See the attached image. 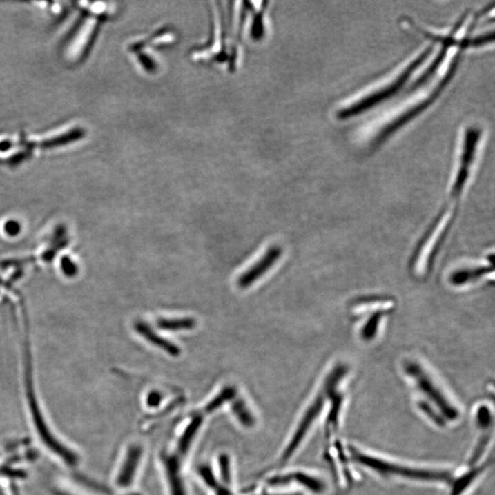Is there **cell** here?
Wrapping results in <instances>:
<instances>
[{
  "instance_id": "6da1fadb",
  "label": "cell",
  "mask_w": 495,
  "mask_h": 495,
  "mask_svg": "<svg viewBox=\"0 0 495 495\" xmlns=\"http://www.w3.org/2000/svg\"><path fill=\"white\" fill-rule=\"evenodd\" d=\"M433 52H434L433 47L425 49L423 52H420V55L414 58L413 61H411L405 68H402L398 75H394L391 79L382 84L379 88L367 92L365 96L358 97L357 99H352L351 102L346 103L342 107L338 108L337 113H336L337 119L340 120L351 119L358 115L365 113L371 108L390 99L407 85L408 81L414 77V74L418 71L419 66L426 61Z\"/></svg>"
},
{
  "instance_id": "7a4b0ae2",
  "label": "cell",
  "mask_w": 495,
  "mask_h": 495,
  "mask_svg": "<svg viewBox=\"0 0 495 495\" xmlns=\"http://www.w3.org/2000/svg\"><path fill=\"white\" fill-rule=\"evenodd\" d=\"M351 458L360 465L378 472L382 476H400L407 479L424 481V482H449L452 477L446 472L427 471L423 469L410 468V467L391 463L390 461L369 456L360 450L351 449Z\"/></svg>"
},
{
  "instance_id": "3957f363",
  "label": "cell",
  "mask_w": 495,
  "mask_h": 495,
  "mask_svg": "<svg viewBox=\"0 0 495 495\" xmlns=\"http://www.w3.org/2000/svg\"><path fill=\"white\" fill-rule=\"evenodd\" d=\"M346 371L347 368L345 366L340 365L330 373L328 380H327L325 382V385H324V391L318 394L317 398L314 400L313 404L310 405V407L307 409V413L304 414L303 419H302L300 424H299L298 429H296L295 435H293L292 438V440H291L287 449H285L284 455H282V461L287 460L288 458L293 455V453L295 452L296 449H298L301 442L303 441V438L304 436L307 435V431H309L310 427L312 426L316 419H317L318 416L320 415L321 411H322L326 396H328L330 391L337 387L338 382L345 376Z\"/></svg>"
},
{
  "instance_id": "277c9868",
  "label": "cell",
  "mask_w": 495,
  "mask_h": 495,
  "mask_svg": "<svg viewBox=\"0 0 495 495\" xmlns=\"http://www.w3.org/2000/svg\"><path fill=\"white\" fill-rule=\"evenodd\" d=\"M405 369L408 376L412 377L414 381H416L419 390L438 408V412L440 414L445 420L454 421L458 418L457 408L450 404L447 397L442 394L440 388H438V386L427 376V373H425L420 366L415 362H408L405 365Z\"/></svg>"
},
{
  "instance_id": "5b68a950",
  "label": "cell",
  "mask_w": 495,
  "mask_h": 495,
  "mask_svg": "<svg viewBox=\"0 0 495 495\" xmlns=\"http://www.w3.org/2000/svg\"><path fill=\"white\" fill-rule=\"evenodd\" d=\"M282 254V249L280 246H271L258 261L254 262L250 268H248L244 273L239 276L237 280V287L244 290L255 284L258 280L266 275L275 266L276 262L281 258Z\"/></svg>"
},
{
  "instance_id": "8992f818",
  "label": "cell",
  "mask_w": 495,
  "mask_h": 495,
  "mask_svg": "<svg viewBox=\"0 0 495 495\" xmlns=\"http://www.w3.org/2000/svg\"><path fill=\"white\" fill-rule=\"evenodd\" d=\"M134 329L142 336L148 342L152 344L153 346L163 349L166 353L173 357H177L181 354V349L176 346L175 343L171 342L166 338L158 335L148 324L144 321H137L134 324Z\"/></svg>"
},
{
  "instance_id": "52a82bcc",
  "label": "cell",
  "mask_w": 495,
  "mask_h": 495,
  "mask_svg": "<svg viewBox=\"0 0 495 495\" xmlns=\"http://www.w3.org/2000/svg\"><path fill=\"white\" fill-rule=\"evenodd\" d=\"M197 325V320L193 318H161L156 320V326L159 329L172 332L194 329Z\"/></svg>"
},
{
  "instance_id": "ba28073f",
  "label": "cell",
  "mask_w": 495,
  "mask_h": 495,
  "mask_svg": "<svg viewBox=\"0 0 495 495\" xmlns=\"http://www.w3.org/2000/svg\"><path fill=\"white\" fill-rule=\"evenodd\" d=\"M488 270V267H478L474 269L458 271V272L453 273L450 277V281L455 285L469 284L474 280L487 275Z\"/></svg>"
},
{
  "instance_id": "9c48e42d",
  "label": "cell",
  "mask_w": 495,
  "mask_h": 495,
  "mask_svg": "<svg viewBox=\"0 0 495 495\" xmlns=\"http://www.w3.org/2000/svg\"><path fill=\"white\" fill-rule=\"evenodd\" d=\"M95 29H96V21L91 19L81 32L79 38L75 41L74 46H72V55L77 57V56L83 54L84 50L88 48L89 43L91 41L92 36L94 35Z\"/></svg>"
},
{
  "instance_id": "30bf717a",
  "label": "cell",
  "mask_w": 495,
  "mask_h": 495,
  "mask_svg": "<svg viewBox=\"0 0 495 495\" xmlns=\"http://www.w3.org/2000/svg\"><path fill=\"white\" fill-rule=\"evenodd\" d=\"M485 469V466L479 467V468H475L471 469V471L463 474V476L458 478L453 482L452 492L449 495H461L464 493V491L468 489L471 483L476 479L478 475L481 474Z\"/></svg>"
},
{
  "instance_id": "8fae6325",
  "label": "cell",
  "mask_w": 495,
  "mask_h": 495,
  "mask_svg": "<svg viewBox=\"0 0 495 495\" xmlns=\"http://www.w3.org/2000/svg\"><path fill=\"white\" fill-rule=\"evenodd\" d=\"M490 409L487 407H481L477 411L476 420L478 427L483 429H488L491 426L493 419H492Z\"/></svg>"
}]
</instances>
